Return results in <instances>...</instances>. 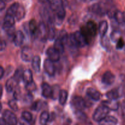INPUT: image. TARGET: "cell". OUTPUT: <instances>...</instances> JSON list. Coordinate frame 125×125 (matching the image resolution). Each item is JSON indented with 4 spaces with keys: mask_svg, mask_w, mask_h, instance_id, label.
<instances>
[{
    "mask_svg": "<svg viewBox=\"0 0 125 125\" xmlns=\"http://www.w3.org/2000/svg\"><path fill=\"white\" fill-rule=\"evenodd\" d=\"M6 42H5L4 41H2L1 42V51H2V50H4V49L6 48Z\"/></svg>",
    "mask_w": 125,
    "mask_h": 125,
    "instance_id": "cell-47",
    "label": "cell"
},
{
    "mask_svg": "<svg viewBox=\"0 0 125 125\" xmlns=\"http://www.w3.org/2000/svg\"><path fill=\"white\" fill-rule=\"evenodd\" d=\"M18 82L15 79L14 77L9 78L8 80L6 81V89L7 92L11 93L12 92H14L15 89L17 88V85L18 84Z\"/></svg>",
    "mask_w": 125,
    "mask_h": 125,
    "instance_id": "cell-12",
    "label": "cell"
},
{
    "mask_svg": "<svg viewBox=\"0 0 125 125\" xmlns=\"http://www.w3.org/2000/svg\"><path fill=\"white\" fill-rule=\"evenodd\" d=\"M54 48L60 54H62L64 52V44L59 38H57L55 40L54 43Z\"/></svg>",
    "mask_w": 125,
    "mask_h": 125,
    "instance_id": "cell-25",
    "label": "cell"
},
{
    "mask_svg": "<svg viewBox=\"0 0 125 125\" xmlns=\"http://www.w3.org/2000/svg\"><path fill=\"white\" fill-rule=\"evenodd\" d=\"M58 38H59L61 40H62V42L63 43V44H66L68 43V34H67V32L65 30H62L61 32H60L59 34V37Z\"/></svg>",
    "mask_w": 125,
    "mask_h": 125,
    "instance_id": "cell-32",
    "label": "cell"
},
{
    "mask_svg": "<svg viewBox=\"0 0 125 125\" xmlns=\"http://www.w3.org/2000/svg\"><path fill=\"white\" fill-rule=\"evenodd\" d=\"M20 125H31L29 124V122H26V120H24V119H23V118H21L20 120Z\"/></svg>",
    "mask_w": 125,
    "mask_h": 125,
    "instance_id": "cell-44",
    "label": "cell"
},
{
    "mask_svg": "<svg viewBox=\"0 0 125 125\" xmlns=\"http://www.w3.org/2000/svg\"><path fill=\"white\" fill-rule=\"evenodd\" d=\"M114 18L116 22L118 24H125L124 22V12H122L121 11H117L114 13Z\"/></svg>",
    "mask_w": 125,
    "mask_h": 125,
    "instance_id": "cell-30",
    "label": "cell"
},
{
    "mask_svg": "<svg viewBox=\"0 0 125 125\" xmlns=\"http://www.w3.org/2000/svg\"><path fill=\"white\" fill-rule=\"evenodd\" d=\"M107 30H108L107 22L105 20L100 22L98 27V32L101 38H103L106 35Z\"/></svg>",
    "mask_w": 125,
    "mask_h": 125,
    "instance_id": "cell-19",
    "label": "cell"
},
{
    "mask_svg": "<svg viewBox=\"0 0 125 125\" xmlns=\"http://www.w3.org/2000/svg\"><path fill=\"white\" fill-rule=\"evenodd\" d=\"M23 81L25 83L26 85L31 84L33 83V76L32 72L31 70L27 69L24 71L23 75Z\"/></svg>",
    "mask_w": 125,
    "mask_h": 125,
    "instance_id": "cell-18",
    "label": "cell"
},
{
    "mask_svg": "<svg viewBox=\"0 0 125 125\" xmlns=\"http://www.w3.org/2000/svg\"><path fill=\"white\" fill-rule=\"evenodd\" d=\"M118 120L114 116H107L99 122V125H117Z\"/></svg>",
    "mask_w": 125,
    "mask_h": 125,
    "instance_id": "cell-17",
    "label": "cell"
},
{
    "mask_svg": "<svg viewBox=\"0 0 125 125\" xmlns=\"http://www.w3.org/2000/svg\"><path fill=\"white\" fill-rule=\"evenodd\" d=\"M46 55L50 60H51L53 62H57L59 61L60 59V54H61L56 51L54 48H49L46 50Z\"/></svg>",
    "mask_w": 125,
    "mask_h": 125,
    "instance_id": "cell-10",
    "label": "cell"
},
{
    "mask_svg": "<svg viewBox=\"0 0 125 125\" xmlns=\"http://www.w3.org/2000/svg\"><path fill=\"white\" fill-rule=\"evenodd\" d=\"M73 36H74V40H75V42L78 48L84 47L85 45L89 44V42L87 40V39H85L84 35L82 34L80 31H76L73 34Z\"/></svg>",
    "mask_w": 125,
    "mask_h": 125,
    "instance_id": "cell-6",
    "label": "cell"
},
{
    "mask_svg": "<svg viewBox=\"0 0 125 125\" xmlns=\"http://www.w3.org/2000/svg\"><path fill=\"white\" fill-rule=\"evenodd\" d=\"M2 87L1 85V96H2Z\"/></svg>",
    "mask_w": 125,
    "mask_h": 125,
    "instance_id": "cell-51",
    "label": "cell"
},
{
    "mask_svg": "<svg viewBox=\"0 0 125 125\" xmlns=\"http://www.w3.org/2000/svg\"><path fill=\"white\" fill-rule=\"evenodd\" d=\"M0 123H1V125H7V123H6V122H5V120L3 119L2 117L1 118V122Z\"/></svg>",
    "mask_w": 125,
    "mask_h": 125,
    "instance_id": "cell-48",
    "label": "cell"
},
{
    "mask_svg": "<svg viewBox=\"0 0 125 125\" xmlns=\"http://www.w3.org/2000/svg\"><path fill=\"white\" fill-rule=\"evenodd\" d=\"M3 1H10V0H3Z\"/></svg>",
    "mask_w": 125,
    "mask_h": 125,
    "instance_id": "cell-53",
    "label": "cell"
},
{
    "mask_svg": "<svg viewBox=\"0 0 125 125\" xmlns=\"http://www.w3.org/2000/svg\"><path fill=\"white\" fill-rule=\"evenodd\" d=\"M46 35H48V33H46V29L44 23H41L39 25V29H38L37 33L36 36L41 38V39H45Z\"/></svg>",
    "mask_w": 125,
    "mask_h": 125,
    "instance_id": "cell-24",
    "label": "cell"
},
{
    "mask_svg": "<svg viewBox=\"0 0 125 125\" xmlns=\"http://www.w3.org/2000/svg\"><path fill=\"white\" fill-rule=\"evenodd\" d=\"M97 31V26L96 23L94 21H89L86 25L81 27L80 31L84 35L89 43L92 38L94 37L96 35Z\"/></svg>",
    "mask_w": 125,
    "mask_h": 125,
    "instance_id": "cell-2",
    "label": "cell"
},
{
    "mask_svg": "<svg viewBox=\"0 0 125 125\" xmlns=\"http://www.w3.org/2000/svg\"><path fill=\"white\" fill-rule=\"evenodd\" d=\"M43 104L42 101H36L32 104L31 106V109L33 111H39L42 109L43 107Z\"/></svg>",
    "mask_w": 125,
    "mask_h": 125,
    "instance_id": "cell-33",
    "label": "cell"
},
{
    "mask_svg": "<svg viewBox=\"0 0 125 125\" xmlns=\"http://www.w3.org/2000/svg\"><path fill=\"white\" fill-rule=\"evenodd\" d=\"M24 36L23 32L21 31H17L15 34L13 38V41L15 45L17 46H20L24 42Z\"/></svg>",
    "mask_w": 125,
    "mask_h": 125,
    "instance_id": "cell-16",
    "label": "cell"
},
{
    "mask_svg": "<svg viewBox=\"0 0 125 125\" xmlns=\"http://www.w3.org/2000/svg\"><path fill=\"white\" fill-rule=\"evenodd\" d=\"M80 1L84 2H92V1H95V0H80Z\"/></svg>",
    "mask_w": 125,
    "mask_h": 125,
    "instance_id": "cell-49",
    "label": "cell"
},
{
    "mask_svg": "<svg viewBox=\"0 0 125 125\" xmlns=\"http://www.w3.org/2000/svg\"><path fill=\"white\" fill-rule=\"evenodd\" d=\"M50 9L54 12V22L61 24L65 17V10L62 0H47Z\"/></svg>",
    "mask_w": 125,
    "mask_h": 125,
    "instance_id": "cell-1",
    "label": "cell"
},
{
    "mask_svg": "<svg viewBox=\"0 0 125 125\" xmlns=\"http://www.w3.org/2000/svg\"><path fill=\"white\" fill-rule=\"evenodd\" d=\"M21 118L26 122L30 123L32 120V115L28 111H23L21 114Z\"/></svg>",
    "mask_w": 125,
    "mask_h": 125,
    "instance_id": "cell-34",
    "label": "cell"
},
{
    "mask_svg": "<svg viewBox=\"0 0 125 125\" xmlns=\"http://www.w3.org/2000/svg\"><path fill=\"white\" fill-rule=\"evenodd\" d=\"M120 32L118 31H114L111 34V39L113 42H117L120 39Z\"/></svg>",
    "mask_w": 125,
    "mask_h": 125,
    "instance_id": "cell-35",
    "label": "cell"
},
{
    "mask_svg": "<svg viewBox=\"0 0 125 125\" xmlns=\"http://www.w3.org/2000/svg\"><path fill=\"white\" fill-rule=\"evenodd\" d=\"M8 105L13 111H15V112L18 111V107L17 101H16V100H10L8 102Z\"/></svg>",
    "mask_w": 125,
    "mask_h": 125,
    "instance_id": "cell-37",
    "label": "cell"
},
{
    "mask_svg": "<svg viewBox=\"0 0 125 125\" xmlns=\"http://www.w3.org/2000/svg\"><path fill=\"white\" fill-rule=\"evenodd\" d=\"M54 22L51 21L48 22V38L49 40H52L55 37L56 35V30H55L54 26Z\"/></svg>",
    "mask_w": 125,
    "mask_h": 125,
    "instance_id": "cell-22",
    "label": "cell"
},
{
    "mask_svg": "<svg viewBox=\"0 0 125 125\" xmlns=\"http://www.w3.org/2000/svg\"><path fill=\"white\" fill-rule=\"evenodd\" d=\"M76 117H78L79 119L84 120V118H86V117H85L86 115L83 113V111H77V112H76Z\"/></svg>",
    "mask_w": 125,
    "mask_h": 125,
    "instance_id": "cell-42",
    "label": "cell"
},
{
    "mask_svg": "<svg viewBox=\"0 0 125 125\" xmlns=\"http://www.w3.org/2000/svg\"><path fill=\"white\" fill-rule=\"evenodd\" d=\"M87 95L89 98L94 101H98L101 98V94L94 88L90 87L87 90Z\"/></svg>",
    "mask_w": 125,
    "mask_h": 125,
    "instance_id": "cell-15",
    "label": "cell"
},
{
    "mask_svg": "<svg viewBox=\"0 0 125 125\" xmlns=\"http://www.w3.org/2000/svg\"></svg>",
    "mask_w": 125,
    "mask_h": 125,
    "instance_id": "cell-55",
    "label": "cell"
},
{
    "mask_svg": "<svg viewBox=\"0 0 125 125\" xmlns=\"http://www.w3.org/2000/svg\"><path fill=\"white\" fill-rule=\"evenodd\" d=\"M34 57L32 51L29 47H24L22 49L21 51V58L23 61L29 62L31 61H32Z\"/></svg>",
    "mask_w": 125,
    "mask_h": 125,
    "instance_id": "cell-8",
    "label": "cell"
},
{
    "mask_svg": "<svg viewBox=\"0 0 125 125\" xmlns=\"http://www.w3.org/2000/svg\"><path fill=\"white\" fill-rule=\"evenodd\" d=\"M50 116L48 112L47 111H43L40 114V120H39L40 123L41 124V125H46L47 122L50 120Z\"/></svg>",
    "mask_w": 125,
    "mask_h": 125,
    "instance_id": "cell-31",
    "label": "cell"
},
{
    "mask_svg": "<svg viewBox=\"0 0 125 125\" xmlns=\"http://www.w3.org/2000/svg\"><path fill=\"white\" fill-rule=\"evenodd\" d=\"M36 85H35V83H32L31 84H27L26 85V90H28V92H30L31 93L32 92L34 91V90L36 89Z\"/></svg>",
    "mask_w": 125,
    "mask_h": 125,
    "instance_id": "cell-39",
    "label": "cell"
},
{
    "mask_svg": "<svg viewBox=\"0 0 125 125\" xmlns=\"http://www.w3.org/2000/svg\"><path fill=\"white\" fill-rule=\"evenodd\" d=\"M4 74V70L3 67L2 66L0 67V78L2 79L3 78V76Z\"/></svg>",
    "mask_w": 125,
    "mask_h": 125,
    "instance_id": "cell-46",
    "label": "cell"
},
{
    "mask_svg": "<svg viewBox=\"0 0 125 125\" xmlns=\"http://www.w3.org/2000/svg\"><path fill=\"white\" fill-rule=\"evenodd\" d=\"M40 63H41V59L39 56H34L32 61V67L33 70L36 73H39L40 71Z\"/></svg>",
    "mask_w": 125,
    "mask_h": 125,
    "instance_id": "cell-20",
    "label": "cell"
},
{
    "mask_svg": "<svg viewBox=\"0 0 125 125\" xmlns=\"http://www.w3.org/2000/svg\"><path fill=\"white\" fill-rule=\"evenodd\" d=\"M5 7H6L5 1L3 0H0V10L2 11L5 8Z\"/></svg>",
    "mask_w": 125,
    "mask_h": 125,
    "instance_id": "cell-45",
    "label": "cell"
},
{
    "mask_svg": "<svg viewBox=\"0 0 125 125\" xmlns=\"http://www.w3.org/2000/svg\"><path fill=\"white\" fill-rule=\"evenodd\" d=\"M125 46V42L122 38H120L119 40L117 41V45H116V48L117 50H122Z\"/></svg>",
    "mask_w": 125,
    "mask_h": 125,
    "instance_id": "cell-40",
    "label": "cell"
},
{
    "mask_svg": "<svg viewBox=\"0 0 125 125\" xmlns=\"http://www.w3.org/2000/svg\"><path fill=\"white\" fill-rule=\"evenodd\" d=\"M2 117L7 125H17L18 123V120L15 114L9 110H5L2 113Z\"/></svg>",
    "mask_w": 125,
    "mask_h": 125,
    "instance_id": "cell-5",
    "label": "cell"
},
{
    "mask_svg": "<svg viewBox=\"0 0 125 125\" xmlns=\"http://www.w3.org/2000/svg\"><path fill=\"white\" fill-rule=\"evenodd\" d=\"M23 72L21 69H18L15 71V74L13 75V77L15 78L16 80L19 83L21 79H23Z\"/></svg>",
    "mask_w": 125,
    "mask_h": 125,
    "instance_id": "cell-36",
    "label": "cell"
},
{
    "mask_svg": "<svg viewBox=\"0 0 125 125\" xmlns=\"http://www.w3.org/2000/svg\"><path fill=\"white\" fill-rule=\"evenodd\" d=\"M42 95L45 98H52V87L47 83H43L42 84Z\"/></svg>",
    "mask_w": 125,
    "mask_h": 125,
    "instance_id": "cell-13",
    "label": "cell"
},
{
    "mask_svg": "<svg viewBox=\"0 0 125 125\" xmlns=\"http://www.w3.org/2000/svg\"><path fill=\"white\" fill-rule=\"evenodd\" d=\"M124 22L125 24V12H124Z\"/></svg>",
    "mask_w": 125,
    "mask_h": 125,
    "instance_id": "cell-52",
    "label": "cell"
},
{
    "mask_svg": "<svg viewBox=\"0 0 125 125\" xmlns=\"http://www.w3.org/2000/svg\"><path fill=\"white\" fill-rule=\"evenodd\" d=\"M106 96L110 100L115 101L117 99L119 98V92H118L117 89H112V90H110L106 94Z\"/></svg>",
    "mask_w": 125,
    "mask_h": 125,
    "instance_id": "cell-27",
    "label": "cell"
},
{
    "mask_svg": "<svg viewBox=\"0 0 125 125\" xmlns=\"http://www.w3.org/2000/svg\"><path fill=\"white\" fill-rule=\"evenodd\" d=\"M61 90H59V87L58 85H56L54 86H53L52 87V98L56 100L57 98V97H59V93Z\"/></svg>",
    "mask_w": 125,
    "mask_h": 125,
    "instance_id": "cell-38",
    "label": "cell"
},
{
    "mask_svg": "<svg viewBox=\"0 0 125 125\" xmlns=\"http://www.w3.org/2000/svg\"><path fill=\"white\" fill-rule=\"evenodd\" d=\"M15 24V18L13 16L6 14L3 20L2 29L5 31L8 30L10 28L13 27Z\"/></svg>",
    "mask_w": 125,
    "mask_h": 125,
    "instance_id": "cell-11",
    "label": "cell"
},
{
    "mask_svg": "<svg viewBox=\"0 0 125 125\" xmlns=\"http://www.w3.org/2000/svg\"><path fill=\"white\" fill-rule=\"evenodd\" d=\"M38 29H39V26H37L36 21L34 19L30 20L29 23V30L31 35H36Z\"/></svg>",
    "mask_w": 125,
    "mask_h": 125,
    "instance_id": "cell-23",
    "label": "cell"
},
{
    "mask_svg": "<svg viewBox=\"0 0 125 125\" xmlns=\"http://www.w3.org/2000/svg\"><path fill=\"white\" fill-rule=\"evenodd\" d=\"M115 76L111 71H107L102 76V83L107 85H111L114 83Z\"/></svg>",
    "mask_w": 125,
    "mask_h": 125,
    "instance_id": "cell-9",
    "label": "cell"
},
{
    "mask_svg": "<svg viewBox=\"0 0 125 125\" xmlns=\"http://www.w3.org/2000/svg\"><path fill=\"white\" fill-rule=\"evenodd\" d=\"M71 106L75 112L83 111L86 107L85 99L79 96H73L71 100Z\"/></svg>",
    "mask_w": 125,
    "mask_h": 125,
    "instance_id": "cell-4",
    "label": "cell"
},
{
    "mask_svg": "<svg viewBox=\"0 0 125 125\" xmlns=\"http://www.w3.org/2000/svg\"><path fill=\"white\" fill-rule=\"evenodd\" d=\"M13 96H14L15 100H19L21 98V93L20 90L19 89L17 88L15 89L14 93H13Z\"/></svg>",
    "mask_w": 125,
    "mask_h": 125,
    "instance_id": "cell-41",
    "label": "cell"
},
{
    "mask_svg": "<svg viewBox=\"0 0 125 125\" xmlns=\"http://www.w3.org/2000/svg\"><path fill=\"white\" fill-rule=\"evenodd\" d=\"M90 10L92 12L96 15H103L106 14V13L108 12L104 7H103L102 5L97 3L92 5L90 7Z\"/></svg>",
    "mask_w": 125,
    "mask_h": 125,
    "instance_id": "cell-14",
    "label": "cell"
},
{
    "mask_svg": "<svg viewBox=\"0 0 125 125\" xmlns=\"http://www.w3.org/2000/svg\"><path fill=\"white\" fill-rule=\"evenodd\" d=\"M68 95L67 90L62 89L60 91L59 95V103L62 106L65 104L67 98H68Z\"/></svg>",
    "mask_w": 125,
    "mask_h": 125,
    "instance_id": "cell-26",
    "label": "cell"
},
{
    "mask_svg": "<svg viewBox=\"0 0 125 125\" xmlns=\"http://www.w3.org/2000/svg\"></svg>",
    "mask_w": 125,
    "mask_h": 125,
    "instance_id": "cell-54",
    "label": "cell"
},
{
    "mask_svg": "<svg viewBox=\"0 0 125 125\" xmlns=\"http://www.w3.org/2000/svg\"><path fill=\"white\" fill-rule=\"evenodd\" d=\"M24 100H25L27 102H29V101H31L32 100V95L31 93L28 92L27 94V95L24 96Z\"/></svg>",
    "mask_w": 125,
    "mask_h": 125,
    "instance_id": "cell-43",
    "label": "cell"
},
{
    "mask_svg": "<svg viewBox=\"0 0 125 125\" xmlns=\"http://www.w3.org/2000/svg\"><path fill=\"white\" fill-rule=\"evenodd\" d=\"M43 67L45 72L49 76H52L54 75L55 72H56V68H55L54 62H52L51 60H50L49 59H45V61H44Z\"/></svg>",
    "mask_w": 125,
    "mask_h": 125,
    "instance_id": "cell-7",
    "label": "cell"
},
{
    "mask_svg": "<svg viewBox=\"0 0 125 125\" xmlns=\"http://www.w3.org/2000/svg\"><path fill=\"white\" fill-rule=\"evenodd\" d=\"M102 104L104 105L106 107H108L110 110L112 111H117L119 107V104L116 101L113 100H109V101H104L102 103Z\"/></svg>",
    "mask_w": 125,
    "mask_h": 125,
    "instance_id": "cell-21",
    "label": "cell"
},
{
    "mask_svg": "<svg viewBox=\"0 0 125 125\" xmlns=\"http://www.w3.org/2000/svg\"><path fill=\"white\" fill-rule=\"evenodd\" d=\"M19 6H20V4L18 3V2H15V3H13L9 7L8 9L7 10L6 14L10 15L11 16H13V17L15 18V15L16 12H17Z\"/></svg>",
    "mask_w": 125,
    "mask_h": 125,
    "instance_id": "cell-29",
    "label": "cell"
},
{
    "mask_svg": "<svg viewBox=\"0 0 125 125\" xmlns=\"http://www.w3.org/2000/svg\"><path fill=\"white\" fill-rule=\"evenodd\" d=\"M24 16H25V10H24V7H23V6L20 4L18 9L16 12L15 18V19H17V21H20L22 19H23Z\"/></svg>",
    "mask_w": 125,
    "mask_h": 125,
    "instance_id": "cell-28",
    "label": "cell"
},
{
    "mask_svg": "<svg viewBox=\"0 0 125 125\" xmlns=\"http://www.w3.org/2000/svg\"><path fill=\"white\" fill-rule=\"evenodd\" d=\"M110 109L107 107L103 104L100 105L95 109L94 114L92 115V118L94 121L96 122H100L103 119L107 116V114L109 112Z\"/></svg>",
    "mask_w": 125,
    "mask_h": 125,
    "instance_id": "cell-3",
    "label": "cell"
},
{
    "mask_svg": "<svg viewBox=\"0 0 125 125\" xmlns=\"http://www.w3.org/2000/svg\"><path fill=\"white\" fill-rule=\"evenodd\" d=\"M123 109H124L125 111V100H124V101H123Z\"/></svg>",
    "mask_w": 125,
    "mask_h": 125,
    "instance_id": "cell-50",
    "label": "cell"
}]
</instances>
